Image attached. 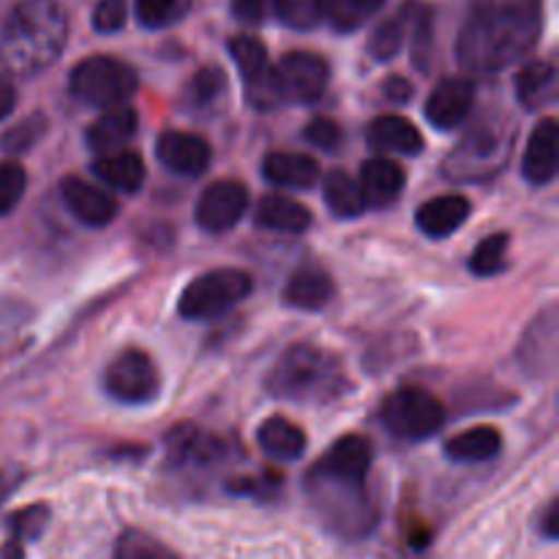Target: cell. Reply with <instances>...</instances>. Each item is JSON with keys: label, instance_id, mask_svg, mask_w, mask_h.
Masks as SVG:
<instances>
[{"label": "cell", "instance_id": "obj_1", "mask_svg": "<svg viewBox=\"0 0 559 559\" xmlns=\"http://www.w3.org/2000/svg\"><path fill=\"white\" fill-rule=\"evenodd\" d=\"M540 36V9L478 11L459 33V63L473 74H497L535 47Z\"/></svg>", "mask_w": 559, "mask_h": 559}, {"label": "cell", "instance_id": "obj_2", "mask_svg": "<svg viewBox=\"0 0 559 559\" xmlns=\"http://www.w3.org/2000/svg\"><path fill=\"white\" fill-rule=\"evenodd\" d=\"M69 20L58 0H20L0 25V63L16 76H33L63 55Z\"/></svg>", "mask_w": 559, "mask_h": 559}, {"label": "cell", "instance_id": "obj_3", "mask_svg": "<svg viewBox=\"0 0 559 559\" xmlns=\"http://www.w3.org/2000/svg\"><path fill=\"white\" fill-rule=\"evenodd\" d=\"M342 360L314 344H293L273 364L265 388L271 396L298 404H328L347 391Z\"/></svg>", "mask_w": 559, "mask_h": 559}, {"label": "cell", "instance_id": "obj_4", "mask_svg": "<svg viewBox=\"0 0 559 559\" xmlns=\"http://www.w3.org/2000/svg\"><path fill=\"white\" fill-rule=\"evenodd\" d=\"M306 495L325 530H331L338 538L360 540L374 533L380 513L371 502L366 480L342 478V475L311 467L306 475Z\"/></svg>", "mask_w": 559, "mask_h": 559}, {"label": "cell", "instance_id": "obj_5", "mask_svg": "<svg viewBox=\"0 0 559 559\" xmlns=\"http://www.w3.org/2000/svg\"><path fill=\"white\" fill-rule=\"evenodd\" d=\"M513 126L506 118H486L448 156L445 175L453 180H486L511 156Z\"/></svg>", "mask_w": 559, "mask_h": 559}, {"label": "cell", "instance_id": "obj_6", "mask_svg": "<svg viewBox=\"0 0 559 559\" xmlns=\"http://www.w3.org/2000/svg\"><path fill=\"white\" fill-rule=\"evenodd\" d=\"M140 87V76L123 60L93 55L80 60L69 74V91L76 102L96 109H112L129 102Z\"/></svg>", "mask_w": 559, "mask_h": 559}, {"label": "cell", "instance_id": "obj_7", "mask_svg": "<svg viewBox=\"0 0 559 559\" xmlns=\"http://www.w3.org/2000/svg\"><path fill=\"white\" fill-rule=\"evenodd\" d=\"M254 289V278L246 271L235 267H218L197 276L189 287L180 293L178 311L183 320L211 322L233 311L240 300H246Z\"/></svg>", "mask_w": 559, "mask_h": 559}, {"label": "cell", "instance_id": "obj_8", "mask_svg": "<svg viewBox=\"0 0 559 559\" xmlns=\"http://www.w3.org/2000/svg\"><path fill=\"white\" fill-rule=\"evenodd\" d=\"M382 420L399 440L420 442L442 429L445 407L424 388H399L382 404Z\"/></svg>", "mask_w": 559, "mask_h": 559}, {"label": "cell", "instance_id": "obj_9", "mask_svg": "<svg viewBox=\"0 0 559 559\" xmlns=\"http://www.w3.org/2000/svg\"><path fill=\"white\" fill-rule=\"evenodd\" d=\"M158 371L153 366L151 355L142 349H123L104 371V391L120 404H147L156 399Z\"/></svg>", "mask_w": 559, "mask_h": 559}, {"label": "cell", "instance_id": "obj_10", "mask_svg": "<svg viewBox=\"0 0 559 559\" xmlns=\"http://www.w3.org/2000/svg\"><path fill=\"white\" fill-rule=\"evenodd\" d=\"M229 55L243 80L246 98L254 109H273L282 104L278 96L276 76H273L271 63H267L265 44L257 36H235L229 38Z\"/></svg>", "mask_w": 559, "mask_h": 559}, {"label": "cell", "instance_id": "obj_11", "mask_svg": "<svg viewBox=\"0 0 559 559\" xmlns=\"http://www.w3.org/2000/svg\"><path fill=\"white\" fill-rule=\"evenodd\" d=\"M273 76H276L282 104H311L325 93L331 69H328V60L317 52H289L273 69Z\"/></svg>", "mask_w": 559, "mask_h": 559}, {"label": "cell", "instance_id": "obj_12", "mask_svg": "<svg viewBox=\"0 0 559 559\" xmlns=\"http://www.w3.org/2000/svg\"><path fill=\"white\" fill-rule=\"evenodd\" d=\"M249 211V191L238 180H216L197 202V224L205 233L222 235L233 229Z\"/></svg>", "mask_w": 559, "mask_h": 559}, {"label": "cell", "instance_id": "obj_13", "mask_svg": "<svg viewBox=\"0 0 559 559\" xmlns=\"http://www.w3.org/2000/svg\"><path fill=\"white\" fill-rule=\"evenodd\" d=\"M475 93H478V87H475L469 76H448L426 98V120L437 131L459 129L469 118V112H473Z\"/></svg>", "mask_w": 559, "mask_h": 559}, {"label": "cell", "instance_id": "obj_14", "mask_svg": "<svg viewBox=\"0 0 559 559\" xmlns=\"http://www.w3.org/2000/svg\"><path fill=\"white\" fill-rule=\"evenodd\" d=\"M156 156L164 167L180 178H200L211 167V145L191 131H164L156 142Z\"/></svg>", "mask_w": 559, "mask_h": 559}, {"label": "cell", "instance_id": "obj_15", "mask_svg": "<svg viewBox=\"0 0 559 559\" xmlns=\"http://www.w3.org/2000/svg\"><path fill=\"white\" fill-rule=\"evenodd\" d=\"M60 197H63L66 207L74 213L76 222L87 224V227H104L118 216V200L102 186H93L82 178H66L60 183Z\"/></svg>", "mask_w": 559, "mask_h": 559}, {"label": "cell", "instance_id": "obj_16", "mask_svg": "<svg viewBox=\"0 0 559 559\" xmlns=\"http://www.w3.org/2000/svg\"><path fill=\"white\" fill-rule=\"evenodd\" d=\"M167 451L175 467H207L224 459L227 448L218 437L205 435L194 426H180L167 437Z\"/></svg>", "mask_w": 559, "mask_h": 559}, {"label": "cell", "instance_id": "obj_17", "mask_svg": "<svg viewBox=\"0 0 559 559\" xmlns=\"http://www.w3.org/2000/svg\"><path fill=\"white\" fill-rule=\"evenodd\" d=\"M557 147H559V126L555 118H544L535 126L533 136L524 151L522 173L533 186H546L557 175Z\"/></svg>", "mask_w": 559, "mask_h": 559}, {"label": "cell", "instance_id": "obj_18", "mask_svg": "<svg viewBox=\"0 0 559 559\" xmlns=\"http://www.w3.org/2000/svg\"><path fill=\"white\" fill-rule=\"evenodd\" d=\"M366 140L380 153L418 156L424 151V134L418 131V126H413L402 115H382V118L371 120Z\"/></svg>", "mask_w": 559, "mask_h": 559}, {"label": "cell", "instance_id": "obj_19", "mask_svg": "<svg viewBox=\"0 0 559 559\" xmlns=\"http://www.w3.org/2000/svg\"><path fill=\"white\" fill-rule=\"evenodd\" d=\"M371 459H374V448L366 437L349 435L342 437L338 442H333L331 451L322 456V462H317L314 467L325 469L331 475H342V478H355V480H369Z\"/></svg>", "mask_w": 559, "mask_h": 559}, {"label": "cell", "instance_id": "obj_20", "mask_svg": "<svg viewBox=\"0 0 559 559\" xmlns=\"http://www.w3.org/2000/svg\"><path fill=\"white\" fill-rule=\"evenodd\" d=\"M136 126H140L136 109L120 104V107L107 109L102 118H96L91 126H87L85 142L91 151L102 153L104 156V153H112L118 151V147H123L126 142L136 134Z\"/></svg>", "mask_w": 559, "mask_h": 559}, {"label": "cell", "instance_id": "obj_21", "mask_svg": "<svg viewBox=\"0 0 559 559\" xmlns=\"http://www.w3.org/2000/svg\"><path fill=\"white\" fill-rule=\"evenodd\" d=\"M360 194L371 207H385L402 194L404 189V169L391 158H369L360 167Z\"/></svg>", "mask_w": 559, "mask_h": 559}, {"label": "cell", "instance_id": "obj_22", "mask_svg": "<svg viewBox=\"0 0 559 559\" xmlns=\"http://www.w3.org/2000/svg\"><path fill=\"white\" fill-rule=\"evenodd\" d=\"M469 216V200L462 194H442L435 200L424 202L415 213V222H418L420 233L429 235V238H448L451 233H456Z\"/></svg>", "mask_w": 559, "mask_h": 559}, {"label": "cell", "instance_id": "obj_23", "mask_svg": "<svg viewBox=\"0 0 559 559\" xmlns=\"http://www.w3.org/2000/svg\"><path fill=\"white\" fill-rule=\"evenodd\" d=\"M262 175L282 189H309L320 180V162L306 153H267Z\"/></svg>", "mask_w": 559, "mask_h": 559}, {"label": "cell", "instance_id": "obj_24", "mask_svg": "<svg viewBox=\"0 0 559 559\" xmlns=\"http://www.w3.org/2000/svg\"><path fill=\"white\" fill-rule=\"evenodd\" d=\"M254 218L260 227L276 229V233H289V235H300L311 227L309 207L300 205L298 200L284 194L262 197L260 205H257L254 211Z\"/></svg>", "mask_w": 559, "mask_h": 559}, {"label": "cell", "instance_id": "obj_25", "mask_svg": "<svg viewBox=\"0 0 559 559\" xmlns=\"http://www.w3.org/2000/svg\"><path fill=\"white\" fill-rule=\"evenodd\" d=\"M336 295V284L328 273L317 271V267H304L295 273L284 287V300L300 311H320Z\"/></svg>", "mask_w": 559, "mask_h": 559}, {"label": "cell", "instance_id": "obj_26", "mask_svg": "<svg viewBox=\"0 0 559 559\" xmlns=\"http://www.w3.org/2000/svg\"><path fill=\"white\" fill-rule=\"evenodd\" d=\"M93 175L109 189L134 194L145 183V162L131 151H112L93 162Z\"/></svg>", "mask_w": 559, "mask_h": 559}, {"label": "cell", "instance_id": "obj_27", "mask_svg": "<svg viewBox=\"0 0 559 559\" xmlns=\"http://www.w3.org/2000/svg\"><path fill=\"white\" fill-rule=\"evenodd\" d=\"M262 451L276 462H298L306 453V435L287 418H267L257 431Z\"/></svg>", "mask_w": 559, "mask_h": 559}, {"label": "cell", "instance_id": "obj_28", "mask_svg": "<svg viewBox=\"0 0 559 559\" xmlns=\"http://www.w3.org/2000/svg\"><path fill=\"white\" fill-rule=\"evenodd\" d=\"M229 93V80L222 69L207 66L200 69L186 85V107L197 115H216Z\"/></svg>", "mask_w": 559, "mask_h": 559}, {"label": "cell", "instance_id": "obj_29", "mask_svg": "<svg viewBox=\"0 0 559 559\" xmlns=\"http://www.w3.org/2000/svg\"><path fill=\"white\" fill-rule=\"evenodd\" d=\"M49 524V508L47 506H27L9 516L5 527H9V538H5L0 559H25V544H33L44 535Z\"/></svg>", "mask_w": 559, "mask_h": 559}, {"label": "cell", "instance_id": "obj_30", "mask_svg": "<svg viewBox=\"0 0 559 559\" xmlns=\"http://www.w3.org/2000/svg\"><path fill=\"white\" fill-rule=\"evenodd\" d=\"M502 437L500 431L491 429V426H475V429L459 431L456 437H451L445 445V453L453 462L462 464H478L489 462L500 453Z\"/></svg>", "mask_w": 559, "mask_h": 559}, {"label": "cell", "instance_id": "obj_31", "mask_svg": "<svg viewBox=\"0 0 559 559\" xmlns=\"http://www.w3.org/2000/svg\"><path fill=\"white\" fill-rule=\"evenodd\" d=\"M557 71L546 60H533L516 76V96L527 109H540L555 102Z\"/></svg>", "mask_w": 559, "mask_h": 559}, {"label": "cell", "instance_id": "obj_32", "mask_svg": "<svg viewBox=\"0 0 559 559\" xmlns=\"http://www.w3.org/2000/svg\"><path fill=\"white\" fill-rule=\"evenodd\" d=\"M385 0H320V16L338 33H353L364 27Z\"/></svg>", "mask_w": 559, "mask_h": 559}, {"label": "cell", "instance_id": "obj_33", "mask_svg": "<svg viewBox=\"0 0 559 559\" xmlns=\"http://www.w3.org/2000/svg\"><path fill=\"white\" fill-rule=\"evenodd\" d=\"M418 3H404V9L399 14H393L391 20L382 22L369 38V52L371 58L385 63V60H393L404 49V41H407V27L409 20H413Z\"/></svg>", "mask_w": 559, "mask_h": 559}, {"label": "cell", "instance_id": "obj_34", "mask_svg": "<svg viewBox=\"0 0 559 559\" xmlns=\"http://www.w3.org/2000/svg\"><path fill=\"white\" fill-rule=\"evenodd\" d=\"M322 194H325V205L331 207L333 216L338 218H355L360 216L366 207L364 194H360V186L355 183L344 169H333V173L325 175Z\"/></svg>", "mask_w": 559, "mask_h": 559}, {"label": "cell", "instance_id": "obj_35", "mask_svg": "<svg viewBox=\"0 0 559 559\" xmlns=\"http://www.w3.org/2000/svg\"><path fill=\"white\" fill-rule=\"evenodd\" d=\"M112 559H178L173 549L142 530H126L115 544Z\"/></svg>", "mask_w": 559, "mask_h": 559}, {"label": "cell", "instance_id": "obj_36", "mask_svg": "<svg viewBox=\"0 0 559 559\" xmlns=\"http://www.w3.org/2000/svg\"><path fill=\"white\" fill-rule=\"evenodd\" d=\"M508 246H511V238H508L506 233L484 238L475 246L473 257H469V271H473L475 276H495V273L502 271V265H506Z\"/></svg>", "mask_w": 559, "mask_h": 559}, {"label": "cell", "instance_id": "obj_37", "mask_svg": "<svg viewBox=\"0 0 559 559\" xmlns=\"http://www.w3.org/2000/svg\"><path fill=\"white\" fill-rule=\"evenodd\" d=\"M276 16L295 31H311L320 25V0H273Z\"/></svg>", "mask_w": 559, "mask_h": 559}, {"label": "cell", "instance_id": "obj_38", "mask_svg": "<svg viewBox=\"0 0 559 559\" xmlns=\"http://www.w3.org/2000/svg\"><path fill=\"white\" fill-rule=\"evenodd\" d=\"M189 9V0H136V16L145 27H167L175 20L183 16V11Z\"/></svg>", "mask_w": 559, "mask_h": 559}, {"label": "cell", "instance_id": "obj_39", "mask_svg": "<svg viewBox=\"0 0 559 559\" xmlns=\"http://www.w3.org/2000/svg\"><path fill=\"white\" fill-rule=\"evenodd\" d=\"M25 169L16 162H3L0 164V216L14 211L20 205L22 194H25Z\"/></svg>", "mask_w": 559, "mask_h": 559}, {"label": "cell", "instance_id": "obj_40", "mask_svg": "<svg viewBox=\"0 0 559 559\" xmlns=\"http://www.w3.org/2000/svg\"><path fill=\"white\" fill-rule=\"evenodd\" d=\"M44 118L41 115H33V118L22 120L20 126H14V129L5 131L3 136H0V147H3L5 153H25L31 151L33 145L38 142V136L44 134Z\"/></svg>", "mask_w": 559, "mask_h": 559}, {"label": "cell", "instance_id": "obj_41", "mask_svg": "<svg viewBox=\"0 0 559 559\" xmlns=\"http://www.w3.org/2000/svg\"><path fill=\"white\" fill-rule=\"evenodd\" d=\"M126 0H98L93 9V31L98 33H118L126 25Z\"/></svg>", "mask_w": 559, "mask_h": 559}, {"label": "cell", "instance_id": "obj_42", "mask_svg": "<svg viewBox=\"0 0 559 559\" xmlns=\"http://www.w3.org/2000/svg\"><path fill=\"white\" fill-rule=\"evenodd\" d=\"M304 136L322 151H336V145L342 142V126L331 118H317L306 126Z\"/></svg>", "mask_w": 559, "mask_h": 559}, {"label": "cell", "instance_id": "obj_43", "mask_svg": "<svg viewBox=\"0 0 559 559\" xmlns=\"http://www.w3.org/2000/svg\"><path fill=\"white\" fill-rule=\"evenodd\" d=\"M233 14L246 25H260L265 20V0H233Z\"/></svg>", "mask_w": 559, "mask_h": 559}, {"label": "cell", "instance_id": "obj_44", "mask_svg": "<svg viewBox=\"0 0 559 559\" xmlns=\"http://www.w3.org/2000/svg\"><path fill=\"white\" fill-rule=\"evenodd\" d=\"M473 9H478V11H535V9H540V0H473Z\"/></svg>", "mask_w": 559, "mask_h": 559}, {"label": "cell", "instance_id": "obj_45", "mask_svg": "<svg viewBox=\"0 0 559 559\" xmlns=\"http://www.w3.org/2000/svg\"><path fill=\"white\" fill-rule=\"evenodd\" d=\"M16 107V87L5 74H0V120L9 118Z\"/></svg>", "mask_w": 559, "mask_h": 559}, {"label": "cell", "instance_id": "obj_46", "mask_svg": "<svg viewBox=\"0 0 559 559\" xmlns=\"http://www.w3.org/2000/svg\"><path fill=\"white\" fill-rule=\"evenodd\" d=\"M385 96L391 98V102L402 104L413 96V85H409L407 80H402V76H391V80L385 82Z\"/></svg>", "mask_w": 559, "mask_h": 559}, {"label": "cell", "instance_id": "obj_47", "mask_svg": "<svg viewBox=\"0 0 559 559\" xmlns=\"http://www.w3.org/2000/svg\"><path fill=\"white\" fill-rule=\"evenodd\" d=\"M540 533H544L546 540H557V535H559L557 502H549V508L544 511V519H540Z\"/></svg>", "mask_w": 559, "mask_h": 559}, {"label": "cell", "instance_id": "obj_48", "mask_svg": "<svg viewBox=\"0 0 559 559\" xmlns=\"http://www.w3.org/2000/svg\"><path fill=\"white\" fill-rule=\"evenodd\" d=\"M16 484H20V475L16 478H0V502L5 500V495H11L16 489Z\"/></svg>", "mask_w": 559, "mask_h": 559}]
</instances>
